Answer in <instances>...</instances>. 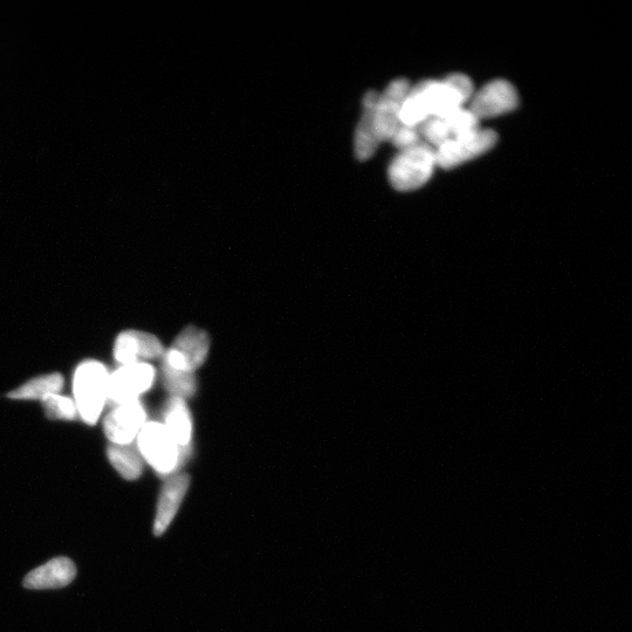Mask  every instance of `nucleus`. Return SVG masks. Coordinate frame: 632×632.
<instances>
[{
    "label": "nucleus",
    "instance_id": "f257e3e1",
    "mask_svg": "<svg viewBox=\"0 0 632 632\" xmlns=\"http://www.w3.org/2000/svg\"><path fill=\"white\" fill-rule=\"evenodd\" d=\"M473 96V84L464 74H451L444 80H423L403 101L400 122L404 126H419L430 118H441L462 108Z\"/></svg>",
    "mask_w": 632,
    "mask_h": 632
},
{
    "label": "nucleus",
    "instance_id": "f03ea898",
    "mask_svg": "<svg viewBox=\"0 0 632 632\" xmlns=\"http://www.w3.org/2000/svg\"><path fill=\"white\" fill-rule=\"evenodd\" d=\"M109 372L96 360L81 362L73 376L74 402L79 416L88 425L99 421L108 402Z\"/></svg>",
    "mask_w": 632,
    "mask_h": 632
},
{
    "label": "nucleus",
    "instance_id": "7ed1b4c3",
    "mask_svg": "<svg viewBox=\"0 0 632 632\" xmlns=\"http://www.w3.org/2000/svg\"><path fill=\"white\" fill-rule=\"evenodd\" d=\"M137 450L158 476L169 478L188 462L191 453L184 452L160 422L149 421L136 438Z\"/></svg>",
    "mask_w": 632,
    "mask_h": 632
},
{
    "label": "nucleus",
    "instance_id": "20e7f679",
    "mask_svg": "<svg viewBox=\"0 0 632 632\" xmlns=\"http://www.w3.org/2000/svg\"><path fill=\"white\" fill-rule=\"evenodd\" d=\"M436 166V149L422 142L395 156L389 166V180L398 191L417 190L430 180Z\"/></svg>",
    "mask_w": 632,
    "mask_h": 632
},
{
    "label": "nucleus",
    "instance_id": "39448f33",
    "mask_svg": "<svg viewBox=\"0 0 632 632\" xmlns=\"http://www.w3.org/2000/svg\"><path fill=\"white\" fill-rule=\"evenodd\" d=\"M210 338L201 328L189 326L177 335L173 346L164 350L161 366L177 372L195 374L208 359Z\"/></svg>",
    "mask_w": 632,
    "mask_h": 632
},
{
    "label": "nucleus",
    "instance_id": "423d86ee",
    "mask_svg": "<svg viewBox=\"0 0 632 632\" xmlns=\"http://www.w3.org/2000/svg\"><path fill=\"white\" fill-rule=\"evenodd\" d=\"M156 369L148 362L126 364L109 374L108 403L115 405L140 401L154 386Z\"/></svg>",
    "mask_w": 632,
    "mask_h": 632
},
{
    "label": "nucleus",
    "instance_id": "0eeeda50",
    "mask_svg": "<svg viewBox=\"0 0 632 632\" xmlns=\"http://www.w3.org/2000/svg\"><path fill=\"white\" fill-rule=\"evenodd\" d=\"M498 136L492 129H478L470 135L459 137L436 149V163L443 169L456 168L482 156L496 146Z\"/></svg>",
    "mask_w": 632,
    "mask_h": 632
},
{
    "label": "nucleus",
    "instance_id": "6e6552de",
    "mask_svg": "<svg viewBox=\"0 0 632 632\" xmlns=\"http://www.w3.org/2000/svg\"><path fill=\"white\" fill-rule=\"evenodd\" d=\"M147 410L141 401L115 405L103 422V431L111 444H134L147 423Z\"/></svg>",
    "mask_w": 632,
    "mask_h": 632
},
{
    "label": "nucleus",
    "instance_id": "1a4fd4ad",
    "mask_svg": "<svg viewBox=\"0 0 632 632\" xmlns=\"http://www.w3.org/2000/svg\"><path fill=\"white\" fill-rule=\"evenodd\" d=\"M409 89L410 84L407 79H397L390 82L386 91L379 95L374 109V121L376 133L381 142L390 141L397 128L400 127L401 109Z\"/></svg>",
    "mask_w": 632,
    "mask_h": 632
},
{
    "label": "nucleus",
    "instance_id": "9d476101",
    "mask_svg": "<svg viewBox=\"0 0 632 632\" xmlns=\"http://www.w3.org/2000/svg\"><path fill=\"white\" fill-rule=\"evenodd\" d=\"M519 98L510 82L494 80L472 96L470 111L480 119H492L514 111Z\"/></svg>",
    "mask_w": 632,
    "mask_h": 632
},
{
    "label": "nucleus",
    "instance_id": "9b49d317",
    "mask_svg": "<svg viewBox=\"0 0 632 632\" xmlns=\"http://www.w3.org/2000/svg\"><path fill=\"white\" fill-rule=\"evenodd\" d=\"M114 359L121 366L161 359L164 347L153 334L140 331L122 332L116 338L113 349Z\"/></svg>",
    "mask_w": 632,
    "mask_h": 632
},
{
    "label": "nucleus",
    "instance_id": "f8f14e48",
    "mask_svg": "<svg viewBox=\"0 0 632 632\" xmlns=\"http://www.w3.org/2000/svg\"><path fill=\"white\" fill-rule=\"evenodd\" d=\"M190 486V477L185 473H176L174 476L167 478L164 483L158 499L156 519L154 524V533L160 537L166 533L171 522L187 496Z\"/></svg>",
    "mask_w": 632,
    "mask_h": 632
},
{
    "label": "nucleus",
    "instance_id": "ddd939ff",
    "mask_svg": "<svg viewBox=\"0 0 632 632\" xmlns=\"http://www.w3.org/2000/svg\"><path fill=\"white\" fill-rule=\"evenodd\" d=\"M164 428L171 438L184 452L191 453L192 434H194V423L188 407L187 401L182 398L170 397L164 404L162 411Z\"/></svg>",
    "mask_w": 632,
    "mask_h": 632
},
{
    "label": "nucleus",
    "instance_id": "4468645a",
    "mask_svg": "<svg viewBox=\"0 0 632 632\" xmlns=\"http://www.w3.org/2000/svg\"><path fill=\"white\" fill-rule=\"evenodd\" d=\"M77 575V568L68 558H56L48 561L25 577L27 589H57L71 585Z\"/></svg>",
    "mask_w": 632,
    "mask_h": 632
},
{
    "label": "nucleus",
    "instance_id": "2eb2a0df",
    "mask_svg": "<svg viewBox=\"0 0 632 632\" xmlns=\"http://www.w3.org/2000/svg\"><path fill=\"white\" fill-rule=\"evenodd\" d=\"M379 95L376 92H368L363 98L362 118L355 132V155L357 160L367 161L373 157L381 141L377 136L374 109Z\"/></svg>",
    "mask_w": 632,
    "mask_h": 632
},
{
    "label": "nucleus",
    "instance_id": "dca6fc26",
    "mask_svg": "<svg viewBox=\"0 0 632 632\" xmlns=\"http://www.w3.org/2000/svg\"><path fill=\"white\" fill-rule=\"evenodd\" d=\"M64 384L65 380L61 374L41 375L12 390L8 396L17 401H43L48 396L60 394Z\"/></svg>",
    "mask_w": 632,
    "mask_h": 632
},
{
    "label": "nucleus",
    "instance_id": "f3484780",
    "mask_svg": "<svg viewBox=\"0 0 632 632\" xmlns=\"http://www.w3.org/2000/svg\"><path fill=\"white\" fill-rule=\"evenodd\" d=\"M107 456L123 479L137 480L142 476L144 460L135 444H109Z\"/></svg>",
    "mask_w": 632,
    "mask_h": 632
},
{
    "label": "nucleus",
    "instance_id": "a211bd4d",
    "mask_svg": "<svg viewBox=\"0 0 632 632\" xmlns=\"http://www.w3.org/2000/svg\"><path fill=\"white\" fill-rule=\"evenodd\" d=\"M163 386L171 394V397L182 398L187 401L197 393V380L195 374L177 372L161 366Z\"/></svg>",
    "mask_w": 632,
    "mask_h": 632
},
{
    "label": "nucleus",
    "instance_id": "6ab92c4d",
    "mask_svg": "<svg viewBox=\"0 0 632 632\" xmlns=\"http://www.w3.org/2000/svg\"><path fill=\"white\" fill-rule=\"evenodd\" d=\"M450 130L452 140L459 139L477 132L479 119L470 109L458 108L449 114L441 116Z\"/></svg>",
    "mask_w": 632,
    "mask_h": 632
},
{
    "label": "nucleus",
    "instance_id": "aec40b11",
    "mask_svg": "<svg viewBox=\"0 0 632 632\" xmlns=\"http://www.w3.org/2000/svg\"><path fill=\"white\" fill-rule=\"evenodd\" d=\"M41 402H43L46 416L52 421L71 422L79 415L77 405L71 397L56 394L44 398Z\"/></svg>",
    "mask_w": 632,
    "mask_h": 632
},
{
    "label": "nucleus",
    "instance_id": "412c9836",
    "mask_svg": "<svg viewBox=\"0 0 632 632\" xmlns=\"http://www.w3.org/2000/svg\"><path fill=\"white\" fill-rule=\"evenodd\" d=\"M390 141L393 142L394 146L400 151L415 147L417 144L424 142L419 126L411 127L404 125H400V127L397 128Z\"/></svg>",
    "mask_w": 632,
    "mask_h": 632
}]
</instances>
